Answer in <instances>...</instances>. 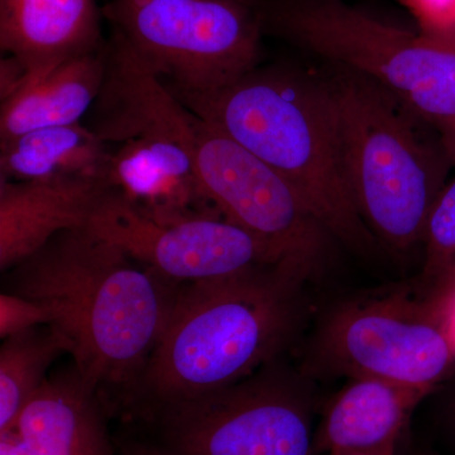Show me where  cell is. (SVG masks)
I'll return each instance as SVG.
<instances>
[{
	"label": "cell",
	"instance_id": "22",
	"mask_svg": "<svg viewBox=\"0 0 455 455\" xmlns=\"http://www.w3.org/2000/svg\"><path fill=\"white\" fill-rule=\"evenodd\" d=\"M116 447L119 455H170L160 445L140 439L122 438Z\"/></svg>",
	"mask_w": 455,
	"mask_h": 455
},
{
	"label": "cell",
	"instance_id": "21",
	"mask_svg": "<svg viewBox=\"0 0 455 455\" xmlns=\"http://www.w3.org/2000/svg\"><path fill=\"white\" fill-rule=\"evenodd\" d=\"M424 296L442 316L455 344V283L448 284L439 291Z\"/></svg>",
	"mask_w": 455,
	"mask_h": 455
},
{
	"label": "cell",
	"instance_id": "13",
	"mask_svg": "<svg viewBox=\"0 0 455 455\" xmlns=\"http://www.w3.org/2000/svg\"><path fill=\"white\" fill-rule=\"evenodd\" d=\"M25 455H116L107 405L73 374L47 379L12 427Z\"/></svg>",
	"mask_w": 455,
	"mask_h": 455
},
{
	"label": "cell",
	"instance_id": "4",
	"mask_svg": "<svg viewBox=\"0 0 455 455\" xmlns=\"http://www.w3.org/2000/svg\"><path fill=\"white\" fill-rule=\"evenodd\" d=\"M350 196L377 242L423 244L430 212L455 164L433 125L379 84L329 65Z\"/></svg>",
	"mask_w": 455,
	"mask_h": 455
},
{
	"label": "cell",
	"instance_id": "7",
	"mask_svg": "<svg viewBox=\"0 0 455 455\" xmlns=\"http://www.w3.org/2000/svg\"><path fill=\"white\" fill-rule=\"evenodd\" d=\"M301 373L371 377L435 392L455 374V344L418 287H400L335 307L314 335Z\"/></svg>",
	"mask_w": 455,
	"mask_h": 455
},
{
	"label": "cell",
	"instance_id": "16",
	"mask_svg": "<svg viewBox=\"0 0 455 455\" xmlns=\"http://www.w3.org/2000/svg\"><path fill=\"white\" fill-rule=\"evenodd\" d=\"M112 148L85 123L0 140V178L9 181H103Z\"/></svg>",
	"mask_w": 455,
	"mask_h": 455
},
{
	"label": "cell",
	"instance_id": "5",
	"mask_svg": "<svg viewBox=\"0 0 455 455\" xmlns=\"http://www.w3.org/2000/svg\"><path fill=\"white\" fill-rule=\"evenodd\" d=\"M265 36L394 94L455 140V44L383 22L347 0H259Z\"/></svg>",
	"mask_w": 455,
	"mask_h": 455
},
{
	"label": "cell",
	"instance_id": "12",
	"mask_svg": "<svg viewBox=\"0 0 455 455\" xmlns=\"http://www.w3.org/2000/svg\"><path fill=\"white\" fill-rule=\"evenodd\" d=\"M103 181H9L0 178V268L17 267L53 236L86 227L109 191Z\"/></svg>",
	"mask_w": 455,
	"mask_h": 455
},
{
	"label": "cell",
	"instance_id": "15",
	"mask_svg": "<svg viewBox=\"0 0 455 455\" xmlns=\"http://www.w3.org/2000/svg\"><path fill=\"white\" fill-rule=\"evenodd\" d=\"M106 66L107 44L27 83L13 97L2 101L0 140L42 128L82 123L97 100Z\"/></svg>",
	"mask_w": 455,
	"mask_h": 455
},
{
	"label": "cell",
	"instance_id": "11",
	"mask_svg": "<svg viewBox=\"0 0 455 455\" xmlns=\"http://www.w3.org/2000/svg\"><path fill=\"white\" fill-rule=\"evenodd\" d=\"M99 0H0V49L29 76L103 49Z\"/></svg>",
	"mask_w": 455,
	"mask_h": 455
},
{
	"label": "cell",
	"instance_id": "8",
	"mask_svg": "<svg viewBox=\"0 0 455 455\" xmlns=\"http://www.w3.org/2000/svg\"><path fill=\"white\" fill-rule=\"evenodd\" d=\"M271 364L235 385L151 410L157 444L170 455H316L307 377Z\"/></svg>",
	"mask_w": 455,
	"mask_h": 455
},
{
	"label": "cell",
	"instance_id": "2",
	"mask_svg": "<svg viewBox=\"0 0 455 455\" xmlns=\"http://www.w3.org/2000/svg\"><path fill=\"white\" fill-rule=\"evenodd\" d=\"M311 278L283 262L182 284L134 400L142 395L154 410L235 385L276 362L300 333Z\"/></svg>",
	"mask_w": 455,
	"mask_h": 455
},
{
	"label": "cell",
	"instance_id": "25",
	"mask_svg": "<svg viewBox=\"0 0 455 455\" xmlns=\"http://www.w3.org/2000/svg\"><path fill=\"white\" fill-rule=\"evenodd\" d=\"M445 424L455 444V391L449 398L447 409H445Z\"/></svg>",
	"mask_w": 455,
	"mask_h": 455
},
{
	"label": "cell",
	"instance_id": "18",
	"mask_svg": "<svg viewBox=\"0 0 455 455\" xmlns=\"http://www.w3.org/2000/svg\"><path fill=\"white\" fill-rule=\"evenodd\" d=\"M423 244L425 259L418 290L429 295L455 281V175L430 212Z\"/></svg>",
	"mask_w": 455,
	"mask_h": 455
},
{
	"label": "cell",
	"instance_id": "17",
	"mask_svg": "<svg viewBox=\"0 0 455 455\" xmlns=\"http://www.w3.org/2000/svg\"><path fill=\"white\" fill-rule=\"evenodd\" d=\"M73 349V341L56 325L38 326L4 339L0 349V434L16 425L46 382V371L56 358L71 355Z\"/></svg>",
	"mask_w": 455,
	"mask_h": 455
},
{
	"label": "cell",
	"instance_id": "9",
	"mask_svg": "<svg viewBox=\"0 0 455 455\" xmlns=\"http://www.w3.org/2000/svg\"><path fill=\"white\" fill-rule=\"evenodd\" d=\"M193 128L197 176L208 202L283 262L313 277L319 274L334 238L292 185L196 114Z\"/></svg>",
	"mask_w": 455,
	"mask_h": 455
},
{
	"label": "cell",
	"instance_id": "10",
	"mask_svg": "<svg viewBox=\"0 0 455 455\" xmlns=\"http://www.w3.org/2000/svg\"><path fill=\"white\" fill-rule=\"evenodd\" d=\"M88 227L175 283L229 276L283 262L265 242L220 212L156 220L137 211L112 188Z\"/></svg>",
	"mask_w": 455,
	"mask_h": 455
},
{
	"label": "cell",
	"instance_id": "19",
	"mask_svg": "<svg viewBox=\"0 0 455 455\" xmlns=\"http://www.w3.org/2000/svg\"><path fill=\"white\" fill-rule=\"evenodd\" d=\"M55 313L50 305L12 292L0 295V337L23 333L41 325H53Z\"/></svg>",
	"mask_w": 455,
	"mask_h": 455
},
{
	"label": "cell",
	"instance_id": "27",
	"mask_svg": "<svg viewBox=\"0 0 455 455\" xmlns=\"http://www.w3.org/2000/svg\"><path fill=\"white\" fill-rule=\"evenodd\" d=\"M447 148H448L449 154H451V158H453V161L455 164V140L453 143H451V145H449L447 147Z\"/></svg>",
	"mask_w": 455,
	"mask_h": 455
},
{
	"label": "cell",
	"instance_id": "26",
	"mask_svg": "<svg viewBox=\"0 0 455 455\" xmlns=\"http://www.w3.org/2000/svg\"><path fill=\"white\" fill-rule=\"evenodd\" d=\"M410 455H440V454L436 453V451H415V453H412Z\"/></svg>",
	"mask_w": 455,
	"mask_h": 455
},
{
	"label": "cell",
	"instance_id": "23",
	"mask_svg": "<svg viewBox=\"0 0 455 455\" xmlns=\"http://www.w3.org/2000/svg\"><path fill=\"white\" fill-rule=\"evenodd\" d=\"M401 442L403 440H397V442L388 443V444L377 448L347 449V451H331L328 455H398Z\"/></svg>",
	"mask_w": 455,
	"mask_h": 455
},
{
	"label": "cell",
	"instance_id": "1",
	"mask_svg": "<svg viewBox=\"0 0 455 455\" xmlns=\"http://www.w3.org/2000/svg\"><path fill=\"white\" fill-rule=\"evenodd\" d=\"M88 226L60 233L14 267L12 293L50 305L73 341L75 371L95 394L133 401L175 299L172 281Z\"/></svg>",
	"mask_w": 455,
	"mask_h": 455
},
{
	"label": "cell",
	"instance_id": "6",
	"mask_svg": "<svg viewBox=\"0 0 455 455\" xmlns=\"http://www.w3.org/2000/svg\"><path fill=\"white\" fill-rule=\"evenodd\" d=\"M104 18L175 95L223 88L259 65V0H109Z\"/></svg>",
	"mask_w": 455,
	"mask_h": 455
},
{
	"label": "cell",
	"instance_id": "24",
	"mask_svg": "<svg viewBox=\"0 0 455 455\" xmlns=\"http://www.w3.org/2000/svg\"><path fill=\"white\" fill-rule=\"evenodd\" d=\"M0 455H25L18 447L16 439L11 431L0 434Z\"/></svg>",
	"mask_w": 455,
	"mask_h": 455
},
{
	"label": "cell",
	"instance_id": "20",
	"mask_svg": "<svg viewBox=\"0 0 455 455\" xmlns=\"http://www.w3.org/2000/svg\"><path fill=\"white\" fill-rule=\"evenodd\" d=\"M415 12L424 35L455 44V0H403Z\"/></svg>",
	"mask_w": 455,
	"mask_h": 455
},
{
	"label": "cell",
	"instance_id": "3",
	"mask_svg": "<svg viewBox=\"0 0 455 455\" xmlns=\"http://www.w3.org/2000/svg\"><path fill=\"white\" fill-rule=\"evenodd\" d=\"M175 97L286 179L334 239L359 252L373 247L376 238L347 184L337 108L325 75L292 65H257L214 92Z\"/></svg>",
	"mask_w": 455,
	"mask_h": 455
},
{
	"label": "cell",
	"instance_id": "14",
	"mask_svg": "<svg viewBox=\"0 0 455 455\" xmlns=\"http://www.w3.org/2000/svg\"><path fill=\"white\" fill-rule=\"evenodd\" d=\"M433 394L387 379H350L325 406L315 427L314 451L328 455L403 440L415 410Z\"/></svg>",
	"mask_w": 455,
	"mask_h": 455
}]
</instances>
